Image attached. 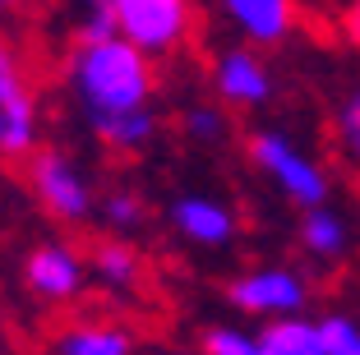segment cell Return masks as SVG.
<instances>
[{
  "label": "cell",
  "instance_id": "obj_5",
  "mask_svg": "<svg viewBox=\"0 0 360 355\" xmlns=\"http://www.w3.org/2000/svg\"><path fill=\"white\" fill-rule=\"evenodd\" d=\"M309 300V286L291 268H259L231 286V304L259 318H296Z\"/></svg>",
  "mask_w": 360,
  "mask_h": 355
},
{
  "label": "cell",
  "instance_id": "obj_20",
  "mask_svg": "<svg viewBox=\"0 0 360 355\" xmlns=\"http://www.w3.org/2000/svg\"><path fill=\"white\" fill-rule=\"evenodd\" d=\"M106 217L116 221V226H129V221H139V203L125 199V194H116V199L106 203Z\"/></svg>",
  "mask_w": 360,
  "mask_h": 355
},
{
  "label": "cell",
  "instance_id": "obj_16",
  "mask_svg": "<svg viewBox=\"0 0 360 355\" xmlns=\"http://www.w3.org/2000/svg\"><path fill=\"white\" fill-rule=\"evenodd\" d=\"M203 355H259V337L240 333V328H208Z\"/></svg>",
  "mask_w": 360,
  "mask_h": 355
},
{
  "label": "cell",
  "instance_id": "obj_18",
  "mask_svg": "<svg viewBox=\"0 0 360 355\" xmlns=\"http://www.w3.org/2000/svg\"><path fill=\"white\" fill-rule=\"evenodd\" d=\"M338 138H342L351 162H360V88L347 93V102L338 106Z\"/></svg>",
  "mask_w": 360,
  "mask_h": 355
},
{
  "label": "cell",
  "instance_id": "obj_13",
  "mask_svg": "<svg viewBox=\"0 0 360 355\" xmlns=\"http://www.w3.org/2000/svg\"><path fill=\"white\" fill-rule=\"evenodd\" d=\"M88 125H93V134L102 138V143L120 148V153H129V148L148 143L153 138V111H125V115H88Z\"/></svg>",
  "mask_w": 360,
  "mask_h": 355
},
{
  "label": "cell",
  "instance_id": "obj_4",
  "mask_svg": "<svg viewBox=\"0 0 360 355\" xmlns=\"http://www.w3.org/2000/svg\"><path fill=\"white\" fill-rule=\"evenodd\" d=\"M37 143V97L23 74V60L0 37V153L23 157Z\"/></svg>",
  "mask_w": 360,
  "mask_h": 355
},
{
  "label": "cell",
  "instance_id": "obj_17",
  "mask_svg": "<svg viewBox=\"0 0 360 355\" xmlns=\"http://www.w3.org/2000/svg\"><path fill=\"white\" fill-rule=\"evenodd\" d=\"M185 134L190 138H203V143H217L226 134V115L217 106H190L185 111Z\"/></svg>",
  "mask_w": 360,
  "mask_h": 355
},
{
  "label": "cell",
  "instance_id": "obj_19",
  "mask_svg": "<svg viewBox=\"0 0 360 355\" xmlns=\"http://www.w3.org/2000/svg\"><path fill=\"white\" fill-rule=\"evenodd\" d=\"M97 268H102V277H111V282H129L139 268V259L125 250V245H102L97 250Z\"/></svg>",
  "mask_w": 360,
  "mask_h": 355
},
{
  "label": "cell",
  "instance_id": "obj_2",
  "mask_svg": "<svg viewBox=\"0 0 360 355\" xmlns=\"http://www.w3.org/2000/svg\"><path fill=\"white\" fill-rule=\"evenodd\" d=\"M250 157H255V167L264 171V176L277 180V189H282L300 212L328 203V189H333L328 171L319 167L309 153H300L286 134H277V129H259V134H250Z\"/></svg>",
  "mask_w": 360,
  "mask_h": 355
},
{
  "label": "cell",
  "instance_id": "obj_15",
  "mask_svg": "<svg viewBox=\"0 0 360 355\" xmlns=\"http://www.w3.org/2000/svg\"><path fill=\"white\" fill-rule=\"evenodd\" d=\"M319 333H323L328 355H360V323H356V318H347V314H328V318H319Z\"/></svg>",
  "mask_w": 360,
  "mask_h": 355
},
{
  "label": "cell",
  "instance_id": "obj_7",
  "mask_svg": "<svg viewBox=\"0 0 360 355\" xmlns=\"http://www.w3.org/2000/svg\"><path fill=\"white\" fill-rule=\"evenodd\" d=\"M28 180H32V189H37V199H42L56 217H65V221H79L88 212V203H93L88 199L84 176H79L75 162L60 157V153H32Z\"/></svg>",
  "mask_w": 360,
  "mask_h": 355
},
{
  "label": "cell",
  "instance_id": "obj_11",
  "mask_svg": "<svg viewBox=\"0 0 360 355\" xmlns=\"http://www.w3.org/2000/svg\"><path fill=\"white\" fill-rule=\"evenodd\" d=\"M300 245H305L314 259H342L351 250V231H347V217L338 208H309L300 217Z\"/></svg>",
  "mask_w": 360,
  "mask_h": 355
},
{
  "label": "cell",
  "instance_id": "obj_1",
  "mask_svg": "<svg viewBox=\"0 0 360 355\" xmlns=\"http://www.w3.org/2000/svg\"><path fill=\"white\" fill-rule=\"evenodd\" d=\"M70 84L88 115H125L148 111L153 102V56H143L125 37H102V42H79L70 56Z\"/></svg>",
  "mask_w": 360,
  "mask_h": 355
},
{
  "label": "cell",
  "instance_id": "obj_21",
  "mask_svg": "<svg viewBox=\"0 0 360 355\" xmlns=\"http://www.w3.org/2000/svg\"><path fill=\"white\" fill-rule=\"evenodd\" d=\"M342 23H347V37L360 46V0H351V5H347V19H342Z\"/></svg>",
  "mask_w": 360,
  "mask_h": 355
},
{
  "label": "cell",
  "instance_id": "obj_22",
  "mask_svg": "<svg viewBox=\"0 0 360 355\" xmlns=\"http://www.w3.org/2000/svg\"><path fill=\"white\" fill-rule=\"evenodd\" d=\"M32 0H0V14H19V10H28Z\"/></svg>",
  "mask_w": 360,
  "mask_h": 355
},
{
  "label": "cell",
  "instance_id": "obj_14",
  "mask_svg": "<svg viewBox=\"0 0 360 355\" xmlns=\"http://www.w3.org/2000/svg\"><path fill=\"white\" fill-rule=\"evenodd\" d=\"M60 355H129V337L116 328H75L60 337Z\"/></svg>",
  "mask_w": 360,
  "mask_h": 355
},
{
  "label": "cell",
  "instance_id": "obj_3",
  "mask_svg": "<svg viewBox=\"0 0 360 355\" xmlns=\"http://www.w3.org/2000/svg\"><path fill=\"white\" fill-rule=\"evenodd\" d=\"M116 32L143 56H171L194 32V0H111Z\"/></svg>",
  "mask_w": 360,
  "mask_h": 355
},
{
  "label": "cell",
  "instance_id": "obj_9",
  "mask_svg": "<svg viewBox=\"0 0 360 355\" xmlns=\"http://www.w3.org/2000/svg\"><path fill=\"white\" fill-rule=\"evenodd\" d=\"M171 221L180 226V235H190L199 245H226L236 235V212L217 199H199V194L180 199L171 208Z\"/></svg>",
  "mask_w": 360,
  "mask_h": 355
},
{
  "label": "cell",
  "instance_id": "obj_6",
  "mask_svg": "<svg viewBox=\"0 0 360 355\" xmlns=\"http://www.w3.org/2000/svg\"><path fill=\"white\" fill-rule=\"evenodd\" d=\"M212 88L226 106L250 111V106H264L273 97V70L259 56V46H231L212 65Z\"/></svg>",
  "mask_w": 360,
  "mask_h": 355
},
{
  "label": "cell",
  "instance_id": "obj_10",
  "mask_svg": "<svg viewBox=\"0 0 360 355\" xmlns=\"http://www.w3.org/2000/svg\"><path fill=\"white\" fill-rule=\"evenodd\" d=\"M28 282L37 295H46V300H65V295L79 291V263L70 250H37L28 259Z\"/></svg>",
  "mask_w": 360,
  "mask_h": 355
},
{
  "label": "cell",
  "instance_id": "obj_12",
  "mask_svg": "<svg viewBox=\"0 0 360 355\" xmlns=\"http://www.w3.org/2000/svg\"><path fill=\"white\" fill-rule=\"evenodd\" d=\"M259 355H328V346L309 318H273L259 333Z\"/></svg>",
  "mask_w": 360,
  "mask_h": 355
},
{
  "label": "cell",
  "instance_id": "obj_8",
  "mask_svg": "<svg viewBox=\"0 0 360 355\" xmlns=\"http://www.w3.org/2000/svg\"><path fill=\"white\" fill-rule=\"evenodd\" d=\"M222 10L250 46H277L296 28V0H222Z\"/></svg>",
  "mask_w": 360,
  "mask_h": 355
}]
</instances>
